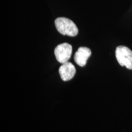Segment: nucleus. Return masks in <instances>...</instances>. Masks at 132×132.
Segmentation results:
<instances>
[{
	"instance_id": "f257e3e1",
	"label": "nucleus",
	"mask_w": 132,
	"mask_h": 132,
	"mask_svg": "<svg viewBox=\"0 0 132 132\" xmlns=\"http://www.w3.org/2000/svg\"><path fill=\"white\" fill-rule=\"evenodd\" d=\"M55 26L58 32L62 35L74 37L78 34V29L73 21L65 17L55 20Z\"/></svg>"
},
{
	"instance_id": "f03ea898",
	"label": "nucleus",
	"mask_w": 132,
	"mask_h": 132,
	"mask_svg": "<svg viewBox=\"0 0 132 132\" xmlns=\"http://www.w3.org/2000/svg\"><path fill=\"white\" fill-rule=\"evenodd\" d=\"M116 57L121 66L132 70V51L125 46H118L116 49Z\"/></svg>"
},
{
	"instance_id": "7ed1b4c3",
	"label": "nucleus",
	"mask_w": 132,
	"mask_h": 132,
	"mask_svg": "<svg viewBox=\"0 0 132 132\" xmlns=\"http://www.w3.org/2000/svg\"><path fill=\"white\" fill-rule=\"evenodd\" d=\"M72 53V47L67 43L59 44L54 49V55L56 60L61 64L68 62Z\"/></svg>"
},
{
	"instance_id": "20e7f679",
	"label": "nucleus",
	"mask_w": 132,
	"mask_h": 132,
	"mask_svg": "<svg viewBox=\"0 0 132 132\" xmlns=\"http://www.w3.org/2000/svg\"><path fill=\"white\" fill-rule=\"evenodd\" d=\"M59 73L61 79L64 81L72 80L76 73L75 67L71 62L62 64L59 69Z\"/></svg>"
},
{
	"instance_id": "39448f33",
	"label": "nucleus",
	"mask_w": 132,
	"mask_h": 132,
	"mask_svg": "<svg viewBox=\"0 0 132 132\" xmlns=\"http://www.w3.org/2000/svg\"><path fill=\"white\" fill-rule=\"evenodd\" d=\"M91 55V50L87 47H80L75 53L74 56V61L77 65L84 67L87 63V59Z\"/></svg>"
}]
</instances>
